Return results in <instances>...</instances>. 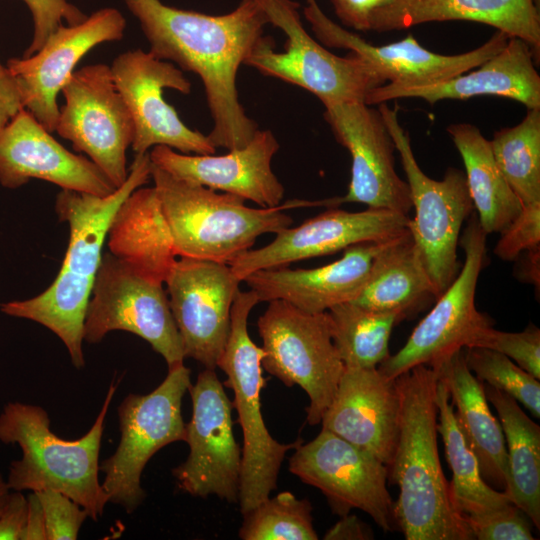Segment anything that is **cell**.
Returning <instances> with one entry per match:
<instances>
[{
  "label": "cell",
  "mask_w": 540,
  "mask_h": 540,
  "mask_svg": "<svg viewBox=\"0 0 540 540\" xmlns=\"http://www.w3.org/2000/svg\"><path fill=\"white\" fill-rule=\"evenodd\" d=\"M257 326L262 367L284 385L300 386L309 398L308 424H320L345 368L333 343L328 312L308 313L272 300Z\"/></svg>",
  "instance_id": "cell-10"
},
{
  "label": "cell",
  "mask_w": 540,
  "mask_h": 540,
  "mask_svg": "<svg viewBox=\"0 0 540 540\" xmlns=\"http://www.w3.org/2000/svg\"><path fill=\"white\" fill-rule=\"evenodd\" d=\"M378 109L401 157L415 208L408 229L437 299L460 270L457 258L460 231L474 208L465 172L450 167L442 180L428 177L415 159L409 134L400 125L397 105L390 108L384 102Z\"/></svg>",
  "instance_id": "cell-8"
},
{
  "label": "cell",
  "mask_w": 540,
  "mask_h": 540,
  "mask_svg": "<svg viewBox=\"0 0 540 540\" xmlns=\"http://www.w3.org/2000/svg\"><path fill=\"white\" fill-rule=\"evenodd\" d=\"M435 297L434 287L409 233L384 243L369 276L352 301L378 312H396L404 319Z\"/></svg>",
  "instance_id": "cell-30"
},
{
  "label": "cell",
  "mask_w": 540,
  "mask_h": 540,
  "mask_svg": "<svg viewBox=\"0 0 540 540\" xmlns=\"http://www.w3.org/2000/svg\"><path fill=\"white\" fill-rule=\"evenodd\" d=\"M128 170L126 181L107 196L71 190L57 194V216L69 226V243L57 277L37 296L0 304L2 313L32 320L52 331L77 369L85 366L84 319L107 232L120 204L151 178L149 152L136 154Z\"/></svg>",
  "instance_id": "cell-2"
},
{
  "label": "cell",
  "mask_w": 540,
  "mask_h": 540,
  "mask_svg": "<svg viewBox=\"0 0 540 540\" xmlns=\"http://www.w3.org/2000/svg\"><path fill=\"white\" fill-rule=\"evenodd\" d=\"M493 157L522 206L540 203V108L489 140Z\"/></svg>",
  "instance_id": "cell-35"
},
{
  "label": "cell",
  "mask_w": 540,
  "mask_h": 540,
  "mask_svg": "<svg viewBox=\"0 0 540 540\" xmlns=\"http://www.w3.org/2000/svg\"><path fill=\"white\" fill-rule=\"evenodd\" d=\"M474 539L533 540L532 522L515 504L478 515L464 517Z\"/></svg>",
  "instance_id": "cell-39"
},
{
  "label": "cell",
  "mask_w": 540,
  "mask_h": 540,
  "mask_svg": "<svg viewBox=\"0 0 540 540\" xmlns=\"http://www.w3.org/2000/svg\"><path fill=\"white\" fill-rule=\"evenodd\" d=\"M105 243L113 256L165 284L178 254L154 187L141 186L120 204Z\"/></svg>",
  "instance_id": "cell-29"
},
{
  "label": "cell",
  "mask_w": 540,
  "mask_h": 540,
  "mask_svg": "<svg viewBox=\"0 0 540 540\" xmlns=\"http://www.w3.org/2000/svg\"><path fill=\"white\" fill-rule=\"evenodd\" d=\"M258 302L253 290H238L231 308L228 339L217 363L227 376L225 386L234 393L233 406L243 433L238 500L242 514L270 497L286 453L302 443H279L263 420L260 394L265 386L261 364L264 351L252 341L247 327L248 316Z\"/></svg>",
  "instance_id": "cell-6"
},
{
  "label": "cell",
  "mask_w": 540,
  "mask_h": 540,
  "mask_svg": "<svg viewBox=\"0 0 540 540\" xmlns=\"http://www.w3.org/2000/svg\"><path fill=\"white\" fill-rule=\"evenodd\" d=\"M31 179L97 196L116 189L90 159L67 150L24 108L0 133V184L16 189Z\"/></svg>",
  "instance_id": "cell-22"
},
{
  "label": "cell",
  "mask_w": 540,
  "mask_h": 540,
  "mask_svg": "<svg viewBox=\"0 0 540 540\" xmlns=\"http://www.w3.org/2000/svg\"><path fill=\"white\" fill-rule=\"evenodd\" d=\"M151 178L179 257L230 264L260 235L288 228L285 209L327 206V200L252 208L241 197L179 179L151 163Z\"/></svg>",
  "instance_id": "cell-5"
},
{
  "label": "cell",
  "mask_w": 540,
  "mask_h": 540,
  "mask_svg": "<svg viewBox=\"0 0 540 540\" xmlns=\"http://www.w3.org/2000/svg\"><path fill=\"white\" fill-rule=\"evenodd\" d=\"M289 470L318 488L335 513L343 516L357 508L384 531L396 527L394 501L386 486L388 466L341 437L321 429L313 440L295 448Z\"/></svg>",
  "instance_id": "cell-16"
},
{
  "label": "cell",
  "mask_w": 540,
  "mask_h": 540,
  "mask_svg": "<svg viewBox=\"0 0 540 540\" xmlns=\"http://www.w3.org/2000/svg\"><path fill=\"white\" fill-rule=\"evenodd\" d=\"M123 1L155 57L200 77L213 120L207 135L211 144L228 150L248 144L258 126L239 101L236 78L269 24L261 8L253 0H242L227 14L208 15L160 0Z\"/></svg>",
  "instance_id": "cell-1"
},
{
  "label": "cell",
  "mask_w": 540,
  "mask_h": 540,
  "mask_svg": "<svg viewBox=\"0 0 540 540\" xmlns=\"http://www.w3.org/2000/svg\"><path fill=\"white\" fill-rule=\"evenodd\" d=\"M65 103L55 127L74 150L85 153L115 188L128 176L127 149L134 136L128 107L111 68L93 64L75 70L61 89Z\"/></svg>",
  "instance_id": "cell-13"
},
{
  "label": "cell",
  "mask_w": 540,
  "mask_h": 540,
  "mask_svg": "<svg viewBox=\"0 0 540 540\" xmlns=\"http://www.w3.org/2000/svg\"><path fill=\"white\" fill-rule=\"evenodd\" d=\"M323 105L325 120L352 160L348 191L339 203L358 202L408 216L409 186L395 170V144L379 109L360 101Z\"/></svg>",
  "instance_id": "cell-18"
},
{
  "label": "cell",
  "mask_w": 540,
  "mask_h": 540,
  "mask_svg": "<svg viewBox=\"0 0 540 540\" xmlns=\"http://www.w3.org/2000/svg\"><path fill=\"white\" fill-rule=\"evenodd\" d=\"M399 395L378 368L345 367L320 424L389 466L396 447Z\"/></svg>",
  "instance_id": "cell-24"
},
{
  "label": "cell",
  "mask_w": 540,
  "mask_h": 540,
  "mask_svg": "<svg viewBox=\"0 0 540 540\" xmlns=\"http://www.w3.org/2000/svg\"><path fill=\"white\" fill-rule=\"evenodd\" d=\"M486 237L477 215L471 213L460 239L465 254L462 268L405 345L377 367L387 379H395L417 365L436 370L456 352L472 347L478 334L492 326L475 306L477 282L486 258Z\"/></svg>",
  "instance_id": "cell-12"
},
{
  "label": "cell",
  "mask_w": 540,
  "mask_h": 540,
  "mask_svg": "<svg viewBox=\"0 0 540 540\" xmlns=\"http://www.w3.org/2000/svg\"><path fill=\"white\" fill-rule=\"evenodd\" d=\"M437 382V372L426 365L395 378L398 437L388 466V480L399 489L394 520L406 540H472L464 517L451 502L439 459Z\"/></svg>",
  "instance_id": "cell-3"
},
{
  "label": "cell",
  "mask_w": 540,
  "mask_h": 540,
  "mask_svg": "<svg viewBox=\"0 0 540 540\" xmlns=\"http://www.w3.org/2000/svg\"><path fill=\"white\" fill-rule=\"evenodd\" d=\"M450 396L458 426L477 457L483 479L497 490H506L509 469L504 433L492 414L484 383L469 370L463 349L436 370Z\"/></svg>",
  "instance_id": "cell-28"
},
{
  "label": "cell",
  "mask_w": 540,
  "mask_h": 540,
  "mask_svg": "<svg viewBox=\"0 0 540 540\" xmlns=\"http://www.w3.org/2000/svg\"><path fill=\"white\" fill-rule=\"evenodd\" d=\"M126 20L107 7L74 25H60L44 45L30 56L10 58L7 67L22 93L24 107L49 132H55L59 115L57 95L92 48L124 37Z\"/></svg>",
  "instance_id": "cell-20"
},
{
  "label": "cell",
  "mask_w": 540,
  "mask_h": 540,
  "mask_svg": "<svg viewBox=\"0 0 540 540\" xmlns=\"http://www.w3.org/2000/svg\"><path fill=\"white\" fill-rule=\"evenodd\" d=\"M392 0H331L335 13L347 27L360 31L370 30V16Z\"/></svg>",
  "instance_id": "cell-44"
},
{
  "label": "cell",
  "mask_w": 540,
  "mask_h": 540,
  "mask_svg": "<svg viewBox=\"0 0 540 540\" xmlns=\"http://www.w3.org/2000/svg\"><path fill=\"white\" fill-rule=\"evenodd\" d=\"M268 23L286 36L284 50L274 51V41L264 36L244 64L265 76L281 79L327 102L360 101L369 91L386 84L373 66L350 52L341 57L328 51L304 28L299 3L294 0H253Z\"/></svg>",
  "instance_id": "cell-7"
},
{
  "label": "cell",
  "mask_w": 540,
  "mask_h": 540,
  "mask_svg": "<svg viewBox=\"0 0 540 540\" xmlns=\"http://www.w3.org/2000/svg\"><path fill=\"white\" fill-rule=\"evenodd\" d=\"M472 21L525 41L539 62L540 14L536 0H392L370 16V30L386 32L428 22Z\"/></svg>",
  "instance_id": "cell-27"
},
{
  "label": "cell",
  "mask_w": 540,
  "mask_h": 540,
  "mask_svg": "<svg viewBox=\"0 0 540 540\" xmlns=\"http://www.w3.org/2000/svg\"><path fill=\"white\" fill-rule=\"evenodd\" d=\"M469 370L484 384L499 389L540 417V383L504 354L484 347L463 349Z\"/></svg>",
  "instance_id": "cell-37"
},
{
  "label": "cell",
  "mask_w": 540,
  "mask_h": 540,
  "mask_svg": "<svg viewBox=\"0 0 540 540\" xmlns=\"http://www.w3.org/2000/svg\"><path fill=\"white\" fill-rule=\"evenodd\" d=\"M334 346L345 367L376 368L389 356V339L404 318L396 312H378L340 303L328 311Z\"/></svg>",
  "instance_id": "cell-34"
},
{
  "label": "cell",
  "mask_w": 540,
  "mask_h": 540,
  "mask_svg": "<svg viewBox=\"0 0 540 540\" xmlns=\"http://www.w3.org/2000/svg\"><path fill=\"white\" fill-rule=\"evenodd\" d=\"M36 492L43 508L47 540H75L87 512L75 501L56 490Z\"/></svg>",
  "instance_id": "cell-40"
},
{
  "label": "cell",
  "mask_w": 540,
  "mask_h": 540,
  "mask_svg": "<svg viewBox=\"0 0 540 540\" xmlns=\"http://www.w3.org/2000/svg\"><path fill=\"white\" fill-rule=\"evenodd\" d=\"M110 68L133 120L131 147L136 154L159 145L183 154H215L208 136L187 127L163 97L165 88L191 92V83L181 69L142 49L118 55Z\"/></svg>",
  "instance_id": "cell-15"
},
{
  "label": "cell",
  "mask_w": 540,
  "mask_h": 540,
  "mask_svg": "<svg viewBox=\"0 0 540 540\" xmlns=\"http://www.w3.org/2000/svg\"><path fill=\"white\" fill-rule=\"evenodd\" d=\"M184 363L168 369L166 378L148 394H128L118 406L120 442L99 465L109 502L133 513L146 493L141 475L151 457L164 446L186 440L182 400L191 384Z\"/></svg>",
  "instance_id": "cell-9"
},
{
  "label": "cell",
  "mask_w": 540,
  "mask_h": 540,
  "mask_svg": "<svg viewBox=\"0 0 540 540\" xmlns=\"http://www.w3.org/2000/svg\"><path fill=\"white\" fill-rule=\"evenodd\" d=\"M9 492H10V489L7 485V481L3 478L0 472V508L5 502Z\"/></svg>",
  "instance_id": "cell-49"
},
{
  "label": "cell",
  "mask_w": 540,
  "mask_h": 540,
  "mask_svg": "<svg viewBox=\"0 0 540 540\" xmlns=\"http://www.w3.org/2000/svg\"><path fill=\"white\" fill-rule=\"evenodd\" d=\"M371 529L355 515H343L324 535L327 540L373 539Z\"/></svg>",
  "instance_id": "cell-46"
},
{
  "label": "cell",
  "mask_w": 540,
  "mask_h": 540,
  "mask_svg": "<svg viewBox=\"0 0 540 540\" xmlns=\"http://www.w3.org/2000/svg\"><path fill=\"white\" fill-rule=\"evenodd\" d=\"M472 347L498 351L540 379V330L532 323L521 332H504L492 326L486 327L478 334Z\"/></svg>",
  "instance_id": "cell-38"
},
{
  "label": "cell",
  "mask_w": 540,
  "mask_h": 540,
  "mask_svg": "<svg viewBox=\"0 0 540 540\" xmlns=\"http://www.w3.org/2000/svg\"><path fill=\"white\" fill-rule=\"evenodd\" d=\"M240 280L228 264L180 257L165 284L185 357L215 369L225 348Z\"/></svg>",
  "instance_id": "cell-17"
},
{
  "label": "cell",
  "mask_w": 540,
  "mask_h": 540,
  "mask_svg": "<svg viewBox=\"0 0 540 540\" xmlns=\"http://www.w3.org/2000/svg\"><path fill=\"white\" fill-rule=\"evenodd\" d=\"M21 540H47L44 512L36 492L27 496V514Z\"/></svg>",
  "instance_id": "cell-47"
},
{
  "label": "cell",
  "mask_w": 540,
  "mask_h": 540,
  "mask_svg": "<svg viewBox=\"0 0 540 540\" xmlns=\"http://www.w3.org/2000/svg\"><path fill=\"white\" fill-rule=\"evenodd\" d=\"M163 285L110 252L103 254L85 314L83 340L96 344L111 331H127L147 341L168 369L182 364L183 343Z\"/></svg>",
  "instance_id": "cell-11"
},
{
  "label": "cell",
  "mask_w": 540,
  "mask_h": 540,
  "mask_svg": "<svg viewBox=\"0 0 540 540\" xmlns=\"http://www.w3.org/2000/svg\"><path fill=\"white\" fill-rule=\"evenodd\" d=\"M437 431L452 471L450 499L463 517L478 516L512 503L505 491L492 488L482 477L476 455L468 446L455 417L454 406L443 381L436 388Z\"/></svg>",
  "instance_id": "cell-33"
},
{
  "label": "cell",
  "mask_w": 540,
  "mask_h": 540,
  "mask_svg": "<svg viewBox=\"0 0 540 540\" xmlns=\"http://www.w3.org/2000/svg\"><path fill=\"white\" fill-rule=\"evenodd\" d=\"M27 514V496L9 492L0 508V540H21Z\"/></svg>",
  "instance_id": "cell-43"
},
{
  "label": "cell",
  "mask_w": 540,
  "mask_h": 540,
  "mask_svg": "<svg viewBox=\"0 0 540 540\" xmlns=\"http://www.w3.org/2000/svg\"><path fill=\"white\" fill-rule=\"evenodd\" d=\"M484 390L497 411L505 437L509 484L504 491L539 529L540 427L510 395L487 384Z\"/></svg>",
  "instance_id": "cell-32"
},
{
  "label": "cell",
  "mask_w": 540,
  "mask_h": 540,
  "mask_svg": "<svg viewBox=\"0 0 540 540\" xmlns=\"http://www.w3.org/2000/svg\"><path fill=\"white\" fill-rule=\"evenodd\" d=\"M461 155L470 197L478 222L487 233H501L521 212L522 203L502 175L489 140L473 124L447 127Z\"/></svg>",
  "instance_id": "cell-31"
},
{
  "label": "cell",
  "mask_w": 540,
  "mask_h": 540,
  "mask_svg": "<svg viewBox=\"0 0 540 540\" xmlns=\"http://www.w3.org/2000/svg\"><path fill=\"white\" fill-rule=\"evenodd\" d=\"M117 387L118 382H111L93 425L75 440L62 439L50 429V418L43 407L7 403L0 413V441L17 444L22 450V457L9 466V489L59 491L97 521L109 502L98 477L99 453L105 418Z\"/></svg>",
  "instance_id": "cell-4"
},
{
  "label": "cell",
  "mask_w": 540,
  "mask_h": 540,
  "mask_svg": "<svg viewBox=\"0 0 540 540\" xmlns=\"http://www.w3.org/2000/svg\"><path fill=\"white\" fill-rule=\"evenodd\" d=\"M540 249V203L522 206L518 216L501 232L494 253L512 261L524 251Z\"/></svg>",
  "instance_id": "cell-42"
},
{
  "label": "cell",
  "mask_w": 540,
  "mask_h": 540,
  "mask_svg": "<svg viewBox=\"0 0 540 540\" xmlns=\"http://www.w3.org/2000/svg\"><path fill=\"white\" fill-rule=\"evenodd\" d=\"M409 217L386 209L349 212L331 207L294 228H285L269 244L249 249L230 264L242 282L254 271L285 267L300 260L330 255L362 243H382L409 233Z\"/></svg>",
  "instance_id": "cell-19"
},
{
  "label": "cell",
  "mask_w": 540,
  "mask_h": 540,
  "mask_svg": "<svg viewBox=\"0 0 540 540\" xmlns=\"http://www.w3.org/2000/svg\"><path fill=\"white\" fill-rule=\"evenodd\" d=\"M384 243L350 246L344 249L340 259L321 267L257 270L243 281L257 294L259 301L283 300L308 313L327 312L359 295L373 259Z\"/></svg>",
  "instance_id": "cell-26"
},
{
  "label": "cell",
  "mask_w": 540,
  "mask_h": 540,
  "mask_svg": "<svg viewBox=\"0 0 540 540\" xmlns=\"http://www.w3.org/2000/svg\"><path fill=\"white\" fill-rule=\"evenodd\" d=\"M239 530L243 540H317L312 505L288 491L248 511Z\"/></svg>",
  "instance_id": "cell-36"
},
{
  "label": "cell",
  "mask_w": 540,
  "mask_h": 540,
  "mask_svg": "<svg viewBox=\"0 0 540 540\" xmlns=\"http://www.w3.org/2000/svg\"><path fill=\"white\" fill-rule=\"evenodd\" d=\"M278 149L274 134L258 129L248 144L224 155L183 154L159 145L149 156L153 165L179 179L269 208L279 206L285 193L271 165Z\"/></svg>",
  "instance_id": "cell-23"
},
{
  "label": "cell",
  "mask_w": 540,
  "mask_h": 540,
  "mask_svg": "<svg viewBox=\"0 0 540 540\" xmlns=\"http://www.w3.org/2000/svg\"><path fill=\"white\" fill-rule=\"evenodd\" d=\"M23 2L29 8L33 19V37L23 54L24 57L37 52L64 21L67 25H74L87 17L67 0H23Z\"/></svg>",
  "instance_id": "cell-41"
},
{
  "label": "cell",
  "mask_w": 540,
  "mask_h": 540,
  "mask_svg": "<svg viewBox=\"0 0 540 540\" xmlns=\"http://www.w3.org/2000/svg\"><path fill=\"white\" fill-rule=\"evenodd\" d=\"M535 61L530 46L511 37L498 53L471 73L426 84L386 83L369 91L365 103L373 105L414 97L434 104L445 99L467 100L494 95L518 101L527 109L540 108V76Z\"/></svg>",
  "instance_id": "cell-25"
},
{
  "label": "cell",
  "mask_w": 540,
  "mask_h": 540,
  "mask_svg": "<svg viewBox=\"0 0 540 540\" xmlns=\"http://www.w3.org/2000/svg\"><path fill=\"white\" fill-rule=\"evenodd\" d=\"M24 108L22 93L16 79L7 65H3L0 60V133Z\"/></svg>",
  "instance_id": "cell-45"
},
{
  "label": "cell",
  "mask_w": 540,
  "mask_h": 540,
  "mask_svg": "<svg viewBox=\"0 0 540 540\" xmlns=\"http://www.w3.org/2000/svg\"><path fill=\"white\" fill-rule=\"evenodd\" d=\"M303 14L323 45L348 49L359 55L373 66L386 83L393 84H426L465 73L498 53L510 38L496 30L487 42L474 50L442 55L422 47L412 34L387 45L368 43L327 17L316 0H306Z\"/></svg>",
  "instance_id": "cell-21"
},
{
  "label": "cell",
  "mask_w": 540,
  "mask_h": 540,
  "mask_svg": "<svg viewBox=\"0 0 540 540\" xmlns=\"http://www.w3.org/2000/svg\"><path fill=\"white\" fill-rule=\"evenodd\" d=\"M188 391L192 417L186 424L187 459L173 469L178 486L194 497L239 500L242 449L233 433L232 409L215 369L201 371Z\"/></svg>",
  "instance_id": "cell-14"
},
{
  "label": "cell",
  "mask_w": 540,
  "mask_h": 540,
  "mask_svg": "<svg viewBox=\"0 0 540 540\" xmlns=\"http://www.w3.org/2000/svg\"><path fill=\"white\" fill-rule=\"evenodd\" d=\"M525 260L521 267V277L526 278L528 282L539 286V258L540 249L527 251Z\"/></svg>",
  "instance_id": "cell-48"
}]
</instances>
